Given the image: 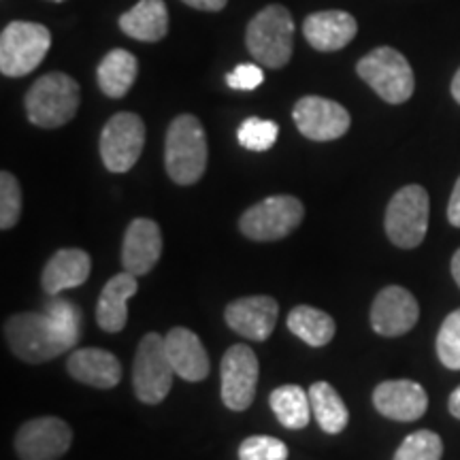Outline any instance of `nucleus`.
Segmentation results:
<instances>
[{"label":"nucleus","mask_w":460,"mask_h":460,"mask_svg":"<svg viewBox=\"0 0 460 460\" xmlns=\"http://www.w3.org/2000/svg\"><path fill=\"white\" fill-rule=\"evenodd\" d=\"M292 119L303 137L320 143L341 139L352 124L348 109L322 96H303L295 105Z\"/></svg>","instance_id":"13"},{"label":"nucleus","mask_w":460,"mask_h":460,"mask_svg":"<svg viewBox=\"0 0 460 460\" xmlns=\"http://www.w3.org/2000/svg\"><path fill=\"white\" fill-rule=\"evenodd\" d=\"M288 446L269 435L247 437L239 446V460H286Z\"/></svg>","instance_id":"33"},{"label":"nucleus","mask_w":460,"mask_h":460,"mask_svg":"<svg viewBox=\"0 0 460 460\" xmlns=\"http://www.w3.org/2000/svg\"><path fill=\"white\" fill-rule=\"evenodd\" d=\"M146 146V124L137 113H115L101 132V158L107 171L126 172L141 158Z\"/></svg>","instance_id":"10"},{"label":"nucleus","mask_w":460,"mask_h":460,"mask_svg":"<svg viewBox=\"0 0 460 460\" xmlns=\"http://www.w3.org/2000/svg\"><path fill=\"white\" fill-rule=\"evenodd\" d=\"M137 278L128 271L113 275L96 305V322L105 332H119L128 322V301L137 295Z\"/></svg>","instance_id":"22"},{"label":"nucleus","mask_w":460,"mask_h":460,"mask_svg":"<svg viewBox=\"0 0 460 460\" xmlns=\"http://www.w3.org/2000/svg\"><path fill=\"white\" fill-rule=\"evenodd\" d=\"M66 369L73 379L101 390L115 388L122 379V362L118 356L101 348L75 349L66 362Z\"/></svg>","instance_id":"20"},{"label":"nucleus","mask_w":460,"mask_h":460,"mask_svg":"<svg viewBox=\"0 0 460 460\" xmlns=\"http://www.w3.org/2000/svg\"><path fill=\"white\" fill-rule=\"evenodd\" d=\"M278 301L271 296H243L233 301L224 312L226 324L250 341H264L278 324Z\"/></svg>","instance_id":"16"},{"label":"nucleus","mask_w":460,"mask_h":460,"mask_svg":"<svg viewBox=\"0 0 460 460\" xmlns=\"http://www.w3.org/2000/svg\"><path fill=\"white\" fill-rule=\"evenodd\" d=\"M164 348L172 369H175V376L186 379V382H203L209 376V354H207L197 332L186 329V326H175L166 332Z\"/></svg>","instance_id":"18"},{"label":"nucleus","mask_w":460,"mask_h":460,"mask_svg":"<svg viewBox=\"0 0 460 460\" xmlns=\"http://www.w3.org/2000/svg\"><path fill=\"white\" fill-rule=\"evenodd\" d=\"M51 32L37 22H11L0 34V71L4 77H26L45 60Z\"/></svg>","instance_id":"6"},{"label":"nucleus","mask_w":460,"mask_h":460,"mask_svg":"<svg viewBox=\"0 0 460 460\" xmlns=\"http://www.w3.org/2000/svg\"><path fill=\"white\" fill-rule=\"evenodd\" d=\"M288 329L312 348H324L335 337V320L322 309L298 305L288 314Z\"/></svg>","instance_id":"25"},{"label":"nucleus","mask_w":460,"mask_h":460,"mask_svg":"<svg viewBox=\"0 0 460 460\" xmlns=\"http://www.w3.org/2000/svg\"><path fill=\"white\" fill-rule=\"evenodd\" d=\"M447 407H450L452 416L460 420V386L450 394V401H447Z\"/></svg>","instance_id":"37"},{"label":"nucleus","mask_w":460,"mask_h":460,"mask_svg":"<svg viewBox=\"0 0 460 460\" xmlns=\"http://www.w3.org/2000/svg\"><path fill=\"white\" fill-rule=\"evenodd\" d=\"M207 158V135L197 115H177L166 130L164 164L166 172L180 186H192L205 175Z\"/></svg>","instance_id":"1"},{"label":"nucleus","mask_w":460,"mask_h":460,"mask_svg":"<svg viewBox=\"0 0 460 460\" xmlns=\"http://www.w3.org/2000/svg\"><path fill=\"white\" fill-rule=\"evenodd\" d=\"M226 84L233 90H256L264 84V71L258 65H239L233 73L226 75Z\"/></svg>","instance_id":"34"},{"label":"nucleus","mask_w":460,"mask_h":460,"mask_svg":"<svg viewBox=\"0 0 460 460\" xmlns=\"http://www.w3.org/2000/svg\"><path fill=\"white\" fill-rule=\"evenodd\" d=\"M119 28L137 41H163L169 32V9L164 0H139L135 7L119 17Z\"/></svg>","instance_id":"23"},{"label":"nucleus","mask_w":460,"mask_h":460,"mask_svg":"<svg viewBox=\"0 0 460 460\" xmlns=\"http://www.w3.org/2000/svg\"><path fill=\"white\" fill-rule=\"evenodd\" d=\"M447 220H450L452 226L460 228V177L458 181L454 183L450 203H447Z\"/></svg>","instance_id":"35"},{"label":"nucleus","mask_w":460,"mask_h":460,"mask_svg":"<svg viewBox=\"0 0 460 460\" xmlns=\"http://www.w3.org/2000/svg\"><path fill=\"white\" fill-rule=\"evenodd\" d=\"M312 413L320 429L329 435H339L349 422V411L335 388L329 382H315L309 388Z\"/></svg>","instance_id":"27"},{"label":"nucleus","mask_w":460,"mask_h":460,"mask_svg":"<svg viewBox=\"0 0 460 460\" xmlns=\"http://www.w3.org/2000/svg\"><path fill=\"white\" fill-rule=\"evenodd\" d=\"M92 271V261L88 252L68 247V250L56 252L45 264L41 275V286L49 296H58L60 292L71 290L88 281Z\"/></svg>","instance_id":"21"},{"label":"nucleus","mask_w":460,"mask_h":460,"mask_svg":"<svg viewBox=\"0 0 460 460\" xmlns=\"http://www.w3.org/2000/svg\"><path fill=\"white\" fill-rule=\"evenodd\" d=\"M22 188L9 171L0 172V228L9 230L20 222Z\"/></svg>","instance_id":"31"},{"label":"nucleus","mask_w":460,"mask_h":460,"mask_svg":"<svg viewBox=\"0 0 460 460\" xmlns=\"http://www.w3.org/2000/svg\"><path fill=\"white\" fill-rule=\"evenodd\" d=\"M172 377H175V369L166 354L164 339L158 332H147L141 339L135 367H132V386H135L137 399L147 405H158L171 393Z\"/></svg>","instance_id":"8"},{"label":"nucleus","mask_w":460,"mask_h":460,"mask_svg":"<svg viewBox=\"0 0 460 460\" xmlns=\"http://www.w3.org/2000/svg\"><path fill=\"white\" fill-rule=\"evenodd\" d=\"M437 356L447 369L460 371V309L447 315L441 324L437 335Z\"/></svg>","instance_id":"30"},{"label":"nucleus","mask_w":460,"mask_h":460,"mask_svg":"<svg viewBox=\"0 0 460 460\" xmlns=\"http://www.w3.org/2000/svg\"><path fill=\"white\" fill-rule=\"evenodd\" d=\"M452 96H454V101L458 102L460 105V68L456 71V75H454V79H452Z\"/></svg>","instance_id":"39"},{"label":"nucleus","mask_w":460,"mask_h":460,"mask_svg":"<svg viewBox=\"0 0 460 460\" xmlns=\"http://www.w3.org/2000/svg\"><path fill=\"white\" fill-rule=\"evenodd\" d=\"M49 3H65V0H49Z\"/></svg>","instance_id":"40"},{"label":"nucleus","mask_w":460,"mask_h":460,"mask_svg":"<svg viewBox=\"0 0 460 460\" xmlns=\"http://www.w3.org/2000/svg\"><path fill=\"white\" fill-rule=\"evenodd\" d=\"M4 337H7L11 352L17 358L31 362V365L48 362L73 348V343L60 331V326L45 312L11 315L4 324Z\"/></svg>","instance_id":"2"},{"label":"nucleus","mask_w":460,"mask_h":460,"mask_svg":"<svg viewBox=\"0 0 460 460\" xmlns=\"http://www.w3.org/2000/svg\"><path fill=\"white\" fill-rule=\"evenodd\" d=\"M245 45L258 65L286 66L295 49V20L290 11L281 4H269L258 11L247 24Z\"/></svg>","instance_id":"3"},{"label":"nucleus","mask_w":460,"mask_h":460,"mask_svg":"<svg viewBox=\"0 0 460 460\" xmlns=\"http://www.w3.org/2000/svg\"><path fill=\"white\" fill-rule=\"evenodd\" d=\"M73 444V430L60 418H34L22 424L15 435V452L20 460H58Z\"/></svg>","instance_id":"12"},{"label":"nucleus","mask_w":460,"mask_h":460,"mask_svg":"<svg viewBox=\"0 0 460 460\" xmlns=\"http://www.w3.org/2000/svg\"><path fill=\"white\" fill-rule=\"evenodd\" d=\"M222 401L228 410L245 411L254 402L261 365L250 345H230L222 365Z\"/></svg>","instance_id":"11"},{"label":"nucleus","mask_w":460,"mask_h":460,"mask_svg":"<svg viewBox=\"0 0 460 460\" xmlns=\"http://www.w3.org/2000/svg\"><path fill=\"white\" fill-rule=\"evenodd\" d=\"M441 454H444L441 437L433 430L422 429L402 439L393 460H441Z\"/></svg>","instance_id":"28"},{"label":"nucleus","mask_w":460,"mask_h":460,"mask_svg":"<svg viewBox=\"0 0 460 460\" xmlns=\"http://www.w3.org/2000/svg\"><path fill=\"white\" fill-rule=\"evenodd\" d=\"M139 60L126 49H111L96 68V82L109 99H122L135 84Z\"/></svg>","instance_id":"24"},{"label":"nucleus","mask_w":460,"mask_h":460,"mask_svg":"<svg viewBox=\"0 0 460 460\" xmlns=\"http://www.w3.org/2000/svg\"><path fill=\"white\" fill-rule=\"evenodd\" d=\"M356 73L379 99L390 105L407 102L416 90L411 65L394 48H377L362 56L356 65Z\"/></svg>","instance_id":"5"},{"label":"nucleus","mask_w":460,"mask_h":460,"mask_svg":"<svg viewBox=\"0 0 460 460\" xmlns=\"http://www.w3.org/2000/svg\"><path fill=\"white\" fill-rule=\"evenodd\" d=\"M418 301L407 288H384L371 305V326L382 337L407 335L418 324Z\"/></svg>","instance_id":"14"},{"label":"nucleus","mask_w":460,"mask_h":460,"mask_svg":"<svg viewBox=\"0 0 460 460\" xmlns=\"http://www.w3.org/2000/svg\"><path fill=\"white\" fill-rule=\"evenodd\" d=\"M269 405H271L281 427L290 430L305 429L314 416L309 393H305L296 384H286V386L275 388L271 396H269Z\"/></svg>","instance_id":"26"},{"label":"nucleus","mask_w":460,"mask_h":460,"mask_svg":"<svg viewBox=\"0 0 460 460\" xmlns=\"http://www.w3.org/2000/svg\"><path fill=\"white\" fill-rule=\"evenodd\" d=\"M373 405L384 418L416 422L429 410V394L411 379H390L373 390Z\"/></svg>","instance_id":"15"},{"label":"nucleus","mask_w":460,"mask_h":460,"mask_svg":"<svg viewBox=\"0 0 460 460\" xmlns=\"http://www.w3.org/2000/svg\"><path fill=\"white\" fill-rule=\"evenodd\" d=\"M28 119L39 128H60L79 109V84L71 75L54 71L39 77L24 99Z\"/></svg>","instance_id":"4"},{"label":"nucleus","mask_w":460,"mask_h":460,"mask_svg":"<svg viewBox=\"0 0 460 460\" xmlns=\"http://www.w3.org/2000/svg\"><path fill=\"white\" fill-rule=\"evenodd\" d=\"M45 314L60 326V331L68 337V341L77 345L79 337H82V312H79V307H75L71 301L62 296H51L48 307H45Z\"/></svg>","instance_id":"32"},{"label":"nucleus","mask_w":460,"mask_h":460,"mask_svg":"<svg viewBox=\"0 0 460 460\" xmlns=\"http://www.w3.org/2000/svg\"><path fill=\"white\" fill-rule=\"evenodd\" d=\"M278 137V124L271 122V119L261 118H247L237 130V139L241 143V147L250 149V152H267V149H271L275 146Z\"/></svg>","instance_id":"29"},{"label":"nucleus","mask_w":460,"mask_h":460,"mask_svg":"<svg viewBox=\"0 0 460 460\" xmlns=\"http://www.w3.org/2000/svg\"><path fill=\"white\" fill-rule=\"evenodd\" d=\"M430 200L429 192L422 186H405L390 199L386 209L388 239L401 250H413L422 243L429 230Z\"/></svg>","instance_id":"7"},{"label":"nucleus","mask_w":460,"mask_h":460,"mask_svg":"<svg viewBox=\"0 0 460 460\" xmlns=\"http://www.w3.org/2000/svg\"><path fill=\"white\" fill-rule=\"evenodd\" d=\"M303 203L290 194H278L256 203L239 220L241 233L252 241L284 239L303 222Z\"/></svg>","instance_id":"9"},{"label":"nucleus","mask_w":460,"mask_h":460,"mask_svg":"<svg viewBox=\"0 0 460 460\" xmlns=\"http://www.w3.org/2000/svg\"><path fill=\"white\" fill-rule=\"evenodd\" d=\"M450 269H452V278H454V281H456V286L460 288V250L456 252V254L452 256Z\"/></svg>","instance_id":"38"},{"label":"nucleus","mask_w":460,"mask_h":460,"mask_svg":"<svg viewBox=\"0 0 460 460\" xmlns=\"http://www.w3.org/2000/svg\"><path fill=\"white\" fill-rule=\"evenodd\" d=\"M160 256H163V233L154 220L147 217H137L130 222L124 234L122 247V264L124 271L141 278L156 267Z\"/></svg>","instance_id":"17"},{"label":"nucleus","mask_w":460,"mask_h":460,"mask_svg":"<svg viewBox=\"0 0 460 460\" xmlns=\"http://www.w3.org/2000/svg\"><path fill=\"white\" fill-rule=\"evenodd\" d=\"M188 7L199 9V11H222L226 7L228 0H181Z\"/></svg>","instance_id":"36"},{"label":"nucleus","mask_w":460,"mask_h":460,"mask_svg":"<svg viewBox=\"0 0 460 460\" xmlns=\"http://www.w3.org/2000/svg\"><path fill=\"white\" fill-rule=\"evenodd\" d=\"M358 24L348 11H318L305 20L303 34L318 51H339L354 41Z\"/></svg>","instance_id":"19"}]
</instances>
